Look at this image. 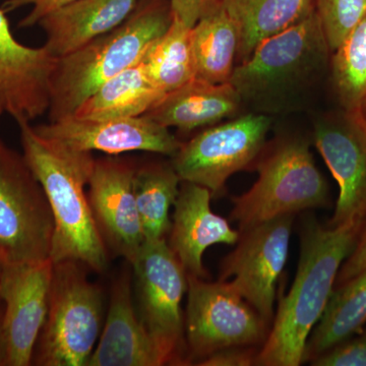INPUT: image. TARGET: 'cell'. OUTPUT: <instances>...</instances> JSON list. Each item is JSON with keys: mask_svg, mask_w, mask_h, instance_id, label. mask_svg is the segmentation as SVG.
Instances as JSON below:
<instances>
[{"mask_svg": "<svg viewBox=\"0 0 366 366\" xmlns=\"http://www.w3.org/2000/svg\"><path fill=\"white\" fill-rule=\"evenodd\" d=\"M88 269L76 261L53 262L47 317L32 365L86 366L90 360L102 332L104 295L89 280Z\"/></svg>", "mask_w": 366, "mask_h": 366, "instance_id": "obj_6", "label": "cell"}, {"mask_svg": "<svg viewBox=\"0 0 366 366\" xmlns=\"http://www.w3.org/2000/svg\"><path fill=\"white\" fill-rule=\"evenodd\" d=\"M254 165L257 182L232 199L230 218L238 231L329 203L327 182L302 137H284L264 147Z\"/></svg>", "mask_w": 366, "mask_h": 366, "instance_id": "obj_5", "label": "cell"}, {"mask_svg": "<svg viewBox=\"0 0 366 366\" xmlns=\"http://www.w3.org/2000/svg\"><path fill=\"white\" fill-rule=\"evenodd\" d=\"M54 219L44 189L25 156L0 137V262L45 261L51 254Z\"/></svg>", "mask_w": 366, "mask_h": 366, "instance_id": "obj_7", "label": "cell"}, {"mask_svg": "<svg viewBox=\"0 0 366 366\" xmlns=\"http://www.w3.org/2000/svg\"><path fill=\"white\" fill-rule=\"evenodd\" d=\"M18 125L24 156L44 189L54 219L50 259L53 262H79L103 273L109 264V252L86 192L95 163L93 153L43 139L31 122Z\"/></svg>", "mask_w": 366, "mask_h": 366, "instance_id": "obj_2", "label": "cell"}, {"mask_svg": "<svg viewBox=\"0 0 366 366\" xmlns=\"http://www.w3.org/2000/svg\"><path fill=\"white\" fill-rule=\"evenodd\" d=\"M271 124L268 115L247 112L212 125L182 143L171 161L182 182L196 183L212 197H220L229 178L257 162Z\"/></svg>", "mask_w": 366, "mask_h": 366, "instance_id": "obj_10", "label": "cell"}, {"mask_svg": "<svg viewBox=\"0 0 366 366\" xmlns=\"http://www.w3.org/2000/svg\"><path fill=\"white\" fill-rule=\"evenodd\" d=\"M33 127L43 139L72 150L109 156L142 151L172 158L182 144L169 129L147 115L101 120L69 117Z\"/></svg>", "mask_w": 366, "mask_h": 366, "instance_id": "obj_15", "label": "cell"}, {"mask_svg": "<svg viewBox=\"0 0 366 366\" xmlns=\"http://www.w3.org/2000/svg\"><path fill=\"white\" fill-rule=\"evenodd\" d=\"M136 169L132 161L114 156L95 159L86 192L106 247L129 264L136 261L144 242L134 194Z\"/></svg>", "mask_w": 366, "mask_h": 366, "instance_id": "obj_14", "label": "cell"}, {"mask_svg": "<svg viewBox=\"0 0 366 366\" xmlns=\"http://www.w3.org/2000/svg\"><path fill=\"white\" fill-rule=\"evenodd\" d=\"M365 269H366V224H363L352 250L342 264L337 276L336 283L338 286L341 285Z\"/></svg>", "mask_w": 366, "mask_h": 366, "instance_id": "obj_32", "label": "cell"}, {"mask_svg": "<svg viewBox=\"0 0 366 366\" xmlns=\"http://www.w3.org/2000/svg\"><path fill=\"white\" fill-rule=\"evenodd\" d=\"M365 221L326 228L307 220L300 231V254L295 282L279 298L266 341L255 365L298 366L327 307L342 264L352 250Z\"/></svg>", "mask_w": 366, "mask_h": 366, "instance_id": "obj_1", "label": "cell"}, {"mask_svg": "<svg viewBox=\"0 0 366 366\" xmlns=\"http://www.w3.org/2000/svg\"><path fill=\"white\" fill-rule=\"evenodd\" d=\"M52 273L51 259L2 266L0 300L4 307L6 366L32 365L47 317Z\"/></svg>", "mask_w": 366, "mask_h": 366, "instance_id": "obj_13", "label": "cell"}, {"mask_svg": "<svg viewBox=\"0 0 366 366\" xmlns=\"http://www.w3.org/2000/svg\"><path fill=\"white\" fill-rule=\"evenodd\" d=\"M182 179L172 161H150L137 165L134 194L144 242L167 239L169 212L179 194Z\"/></svg>", "mask_w": 366, "mask_h": 366, "instance_id": "obj_25", "label": "cell"}, {"mask_svg": "<svg viewBox=\"0 0 366 366\" xmlns=\"http://www.w3.org/2000/svg\"><path fill=\"white\" fill-rule=\"evenodd\" d=\"M172 9L173 16L192 28L194 24L211 7L220 0H167Z\"/></svg>", "mask_w": 366, "mask_h": 366, "instance_id": "obj_33", "label": "cell"}, {"mask_svg": "<svg viewBox=\"0 0 366 366\" xmlns=\"http://www.w3.org/2000/svg\"><path fill=\"white\" fill-rule=\"evenodd\" d=\"M163 96L141 60L99 86L72 117L92 120L143 117Z\"/></svg>", "mask_w": 366, "mask_h": 366, "instance_id": "obj_23", "label": "cell"}, {"mask_svg": "<svg viewBox=\"0 0 366 366\" xmlns=\"http://www.w3.org/2000/svg\"><path fill=\"white\" fill-rule=\"evenodd\" d=\"M257 352L254 347H231L223 349L199 361L202 366H250L255 365Z\"/></svg>", "mask_w": 366, "mask_h": 366, "instance_id": "obj_31", "label": "cell"}, {"mask_svg": "<svg viewBox=\"0 0 366 366\" xmlns=\"http://www.w3.org/2000/svg\"><path fill=\"white\" fill-rule=\"evenodd\" d=\"M295 215H285L239 231L236 247L221 261L227 281L269 325L273 322L277 284L289 254Z\"/></svg>", "mask_w": 366, "mask_h": 366, "instance_id": "obj_11", "label": "cell"}, {"mask_svg": "<svg viewBox=\"0 0 366 366\" xmlns=\"http://www.w3.org/2000/svg\"><path fill=\"white\" fill-rule=\"evenodd\" d=\"M315 11L332 53L366 16V0H317Z\"/></svg>", "mask_w": 366, "mask_h": 366, "instance_id": "obj_28", "label": "cell"}, {"mask_svg": "<svg viewBox=\"0 0 366 366\" xmlns=\"http://www.w3.org/2000/svg\"><path fill=\"white\" fill-rule=\"evenodd\" d=\"M239 30L237 64L255 47L315 13L317 0H221Z\"/></svg>", "mask_w": 366, "mask_h": 366, "instance_id": "obj_22", "label": "cell"}, {"mask_svg": "<svg viewBox=\"0 0 366 366\" xmlns=\"http://www.w3.org/2000/svg\"><path fill=\"white\" fill-rule=\"evenodd\" d=\"M172 21L167 0H141L132 16L112 32L57 59L47 112L49 122L72 117L99 86L141 61Z\"/></svg>", "mask_w": 366, "mask_h": 366, "instance_id": "obj_4", "label": "cell"}, {"mask_svg": "<svg viewBox=\"0 0 366 366\" xmlns=\"http://www.w3.org/2000/svg\"><path fill=\"white\" fill-rule=\"evenodd\" d=\"M57 59L44 47H29L14 38L0 6V117L32 122L48 112Z\"/></svg>", "mask_w": 366, "mask_h": 366, "instance_id": "obj_16", "label": "cell"}, {"mask_svg": "<svg viewBox=\"0 0 366 366\" xmlns=\"http://www.w3.org/2000/svg\"><path fill=\"white\" fill-rule=\"evenodd\" d=\"M310 362L315 366H366V332L341 342Z\"/></svg>", "mask_w": 366, "mask_h": 366, "instance_id": "obj_29", "label": "cell"}, {"mask_svg": "<svg viewBox=\"0 0 366 366\" xmlns=\"http://www.w3.org/2000/svg\"><path fill=\"white\" fill-rule=\"evenodd\" d=\"M315 146L339 185L329 226L365 221L366 217V122L360 112L330 113L315 122Z\"/></svg>", "mask_w": 366, "mask_h": 366, "instance_id": "obj_12", "label": "cell"}, {"mask_svg": "<svg viewBox=\"0 0 366 366\" xmlns=\"http://www.w3.org/2000/svg\"><path fill=\"white\" fill-rule=\"evenodd\" d=\"M358 112H360L361 117H362L363 119H365V122H366V96L365 98L363 99Z\"/></svg>", "mask_w": 366, "mask_h": 366, "instance_id": "obj_35", "label": "cell"}, {"mask_svg": "<svg viewBox=\"0 0 366 366\" xmlns=\"http://www.w3.org/2000/svg\"><path fill=\"white\" fill-rule=\"evenodd\" d=\"M211 192L196 183L182 182L174 204L167 243L187 274L207 279L204 254L214 244H236L239 231L211 208Z\"/></svg>", "mask_w": 366, "mask_h": 366, "instance_id": "obj_18", "label": "cell"}, {"mask_svg": "<svg viewBox=\"0 0 366 366\" xmlns=\"http://www.w3.org/2000/svg\"><path fill=\"white\" fill-rule=\"evenodd\" d=\"M74 1L76 0H4L1 9L9 14L23 7H32L19 23V28L28 29L38 26L46 16L69 6Z\"/></svg>", "mask_w": 366, "mask_h": 366, "instance_id": "obj_30", "label": "cell"}, {"mask_svg": "<svg viewBox=\"0 0 366 366\" xmlns=\"http://www.w3.org/2000/svg\"><path fill=\"white\" fill-rule=\"evenodd\" d=\"M4 303H2V301H0V366H6V347L4 333Z\"/></svg>", "mask_w": 366, "mask_h": 366, "instance_id": "obj_34", "label": "cell"}, {"mask_svg": "<svg viewBox=\"0 0 366 366\" xmlns=\"http://www.w3.org/2000/svg\"><path fill=\"white\" fill-rule=\"evenodd\" d=\"M366 322V269L333 290L305 347L312 361L341 342L360 334Z\"/></svg>", "mask_w": 366, "mask_h": 366, "instance_id": "obj_24", "label": "cell"}, {"mask_svg": "<svg viewBox=\"0 0 366 366\" xmlns=\"http://www.w3.org/2000/svg\"><path fill=\"white\" fill-rule=\"evenodd\" d=\"M317 11L297 25L262 41L235 66L229 83L247 112L268 115L300 109L330 62Z\"/></svg>", "mask_w": 366, "mask_h": 366, "instance_id": "obj_3", "label": "cell"}, {"mask_svg": "<svg viewBox=\"0 0 366 366\" xmlns=\"http://www.w3.org/2000/svg\"><path fill=\"white\" fill-rule=\"evenodd\" d=\"M127 262L112 282L109 307L97 346L86 366H161L162 356L141 320Z\"/></svg>", "mask_w": 366, "mask_h": 366, "instance_id": "obj_17", "label": "cell"}, {"mask_svg": "<svg viewBox=\"0 0 366 366\" xmlns=\"http://www.w3.org/2000/svg\"><path fill=\"white\" fill-rule=\"evenodd\" d=\"M187 363L197 365L223 349L266 341L271 327L229 282H208L187 274Z\"/></svg>", "mask_w": 366, "mask_h": 366, "instance_id": "obj_8", "label": "cell"}, {"mask_svg": "<svg viewBox=\"0 0 366 366\" xmlns=\"http://www.w3.org/2000/svg\"><path fill=\"white\" fill-rule=\"evenodd\" d=\"M1 271H2V264L1 262H0V276H1ZM1 301V300H0Z\"/></svg>", "mask_w": 366, "mask_h": 366, "instance_id": "obj_36", "label": "cell"}, {"mask_svg": "<svg viewBox=\"0 0 366 366\" xmlns=\"http://www.w3.org/2000/svg\"><path fill=\"white\" fill-rule=\"evenodd\" d=\"M330 64L342 109H360L366 96V16L332 52Z\"/></svg>", "mask_w": 366, "mask_h": 366, "instance_id": "obj_27", "label": "cell"}, {"mask_svg": "<svg viewBox=\"0 0 366 366\" xmlns=\"http://www.w3.org/2000/svg\"><path fill=\"white\" fill-rule=\"evenodd\" d=\"M137 310L165 365H187L183 296L187 274L167 239L144 242L131 264Z\"/></svg>", "mask_w": 366, "mask_h": 366, "instance_id": "obj_9", "label": "cell"}, {"mask_svg": "<svg viewBox=\"0 0 366 366\" xmlns=\"http://www.w3.org/2000/svg\"><path fill=\"white\" fill-rule=\"evenodd\" d=\"M139 2L141 0H76L38 24L45 33L43 46L56 59L64 56L124 24Z\"/></svg>", "mask_w": 366, "mask_h": 366, "instance_id": "obj_19", "label": "cell"}, {"mask_svg": "<svg viewBox=\"0 0 366 366\" xmlns=\"http://www.w3.org/2000/svg\"><path fill=\"white\" fill-rule=\"evenodd\" d=\"M190 29L173 16L169 29L150 46L142 59L149 78L164 95L196 78Z\"/></svg>", "mask_w": 366, "mask_h": 366, "instance_id": "obj_26", "label": "cell"}, {"mask_svg": "<svg viewBox=\"0 0 366 366\" xmlns=\"http://www.w3.org/2000/svg\"><path fill=\"white\" fill-rule=\"evenodd\" d=\"M242 108L239 95L230 83L212 84L194 78L165 94L144 115L167 129L174 127L187 134L234 117Z\"/></svg>", "mask_w": 366, "mask_h": 366, "instance_id": "obj_20", "label": "cell"}, {"mask_svg": "<svg viewBox=\"0 0 366 366\" xmlns=\"http://www.w3.org/2000/svg\"><path fill=\"white\" fill-rule=\"evenodd\" d=\"M239 43L238 26L220 0L190 29L196 78L212 84L229 83Z\"/></svg>", "mask_w": 366, "mask_h": 366, "instance_id": "obj_21", "label": "cell"}]
</instances>
